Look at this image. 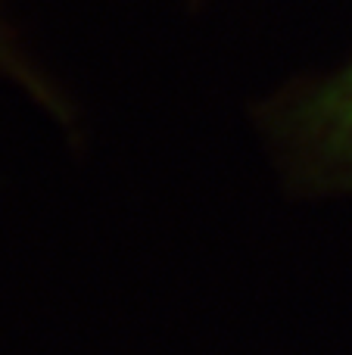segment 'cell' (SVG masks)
I'll return each instance as SVG.
<instances>
[{"label": "cell", "mask_w": 352, "mask_h": 355, "mask_svg": "<svg viewBox=\"0 0 352 355\" xmlns=\"http://www.w3.org/2000/svg\"><path fill=\"white\" fill-rule=\"evenodd\" d=\"M324 122H328L331 141H334L337 150L352 162V69L346 72V78L334 87V94L328 97Z\"/></svg>", "instance_id": "1"}]
</instances>
